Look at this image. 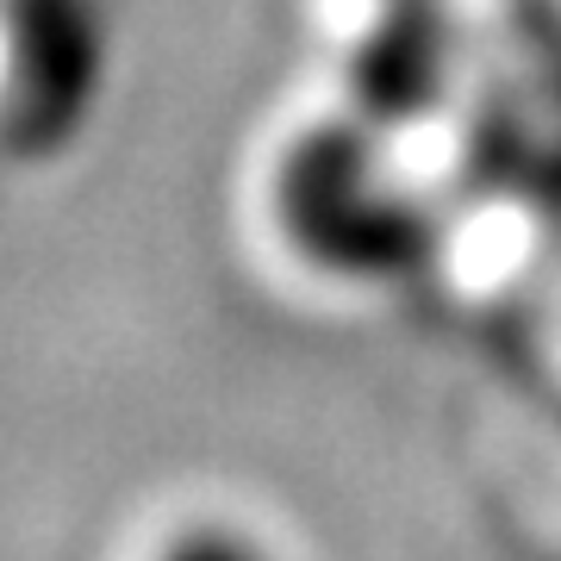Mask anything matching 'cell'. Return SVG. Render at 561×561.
Wrapping results in <instances>:
<instances>
[{"label":"cell","instance_id":"6da1fadb","mask_svg":"<svg viewBox=\"0 0 561 561\" xmlns=\"http://www.w3.org/2000/svg\"><path fill=\"white\" fill-rule=\"evenodd\" d=\"M400 144L350 106H324L275 144L262 213L312 280L343 294H393L437 262L443 213L405 169Z\"/></svg>","mask_w":561,"mask_h":561},{"label":"cell","instance_id":"7a4b0ae2","mask_svg":"<svg viewBox=\"0 0 561 561\" xmlns=\"http://www.w3.org/2000/svg\"><path fill=\"white\" fill-rule=\"evenodd\" d=\"M113 69L101 0H0V144L50 162L88 131Z\"/></svg>","mask_w":561,"mask_h":561},{"label":"cell","instance_id":"3957f363","mask_svg":"<svg viewBox=\"0 0 561 561\" xmlns=\"http://www.w3.org/2000/svg\"><path fill=\"white\" fill-rule=\"evenodd\" d=\"M343 101L368 125L412 138L456 101L461 81V25L449 0H375L356 38L343 44Z\"/></svg>","mask_w":561,"mask_h":561},{"label":"cell","instance_id":"277c9868","mask_svg":"<svg viewBox=\"0 0 561 561\" xmlns=\"http://www.w3.org/2000/svg\"><path fill=\"white\" fill-rule=\"evenodd\" d=\"M144 561H287L275 549V537H262L256 524L243 518H219V512H201V518L169 524Z\"/></svg>","mask_w":561,"mask_h":561}]
</instances>
